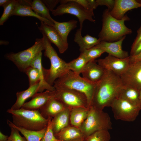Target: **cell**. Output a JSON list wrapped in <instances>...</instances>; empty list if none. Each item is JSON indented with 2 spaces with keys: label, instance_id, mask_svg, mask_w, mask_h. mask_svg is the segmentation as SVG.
I'll return each mask as SVG.
<instances>
[{
  "label": "cell",
  "instance_id": "1",
  "mask_svg": "<svg viewBox=\"0 0 141 141\" xmlns=\"http://www.w3.org/2000/svg\"><path fill=\"white\" fill-rule=\"evenodd\" d=\"M124 86L120 76L106 70L103 77L97 84L91 106L101 110L110 107Z\"/></svg>",
  "mask_w": 141,
  "mask_h": 141
},
{
  "label": "cell",
  "instance_id": "2",
  "mask_svg": "<svg viewBox=\"0 0 141 141\" xmlns=\"http://www.w3.org/2000/svg\"><path fill=\"white\" fill-rule=\"evenodd\" d=\"M108 9L102 15V26L98 35L101 41L112 42L118 41L132 33V30L127 27L125 22L130 20L126 15L121 19H117L110 14Z\"/></svg>",
  "mask_w": 141,
  "mask_h": 141
},
{
  "label": "cell",
  "instance_id": "3",
  "mask_svg": "<svg viewBox=\"0 0 141 141\" xmlns=\"http://www.w3.org/2000/svg\"><path fill=\"white\" fill-rule=\"evenodd\" d=\"M41 33L43 36L44 56L49 58L51 64L49 69L44 68L45 79L49 85L53 86L56 80L63 77L70 70L67 63L58 56L46 36L43 32Z\"/></svg>",
  "mask_w": 141,
  "mask_h": 141
},
{
  "label": "cell",
  "instance_id": "4",
  "mask_svg": "<svg viewBox=\"0 0 141 141\" xmlns=\"http://www.w3.org/2000/svg\"><path fill=\"white\" fill-rule=\"evenodd\" d=\"M7 112L12 115V122L17 127L35 131L47 127L48 119L43 117L39 110H29L22 108L17 110L10 108Z\"/></svg>",
  "mask_w": 141,
  "mask_h": 141
},
{
  "label": "cell",
  "instance_id": "5",
  "mask_svg": "<svg viewBox=\"0 0 141 141\" xmlns=\"http://www.w3.org/2000/svg\"><path fill=\"white\" fill-rule=\"evenodd\" d=\"M97 84L90 82L70 70L63 77L56 80L53 86L71 89L84 93L86 97L89 108L91 105Z\"/></svg>",
  "mask_w": 141,
  "mask_h": 141
},
{
  "label": "cell",
  "instance_id": "6",
  "mask_svg": "<svg viewBox=\"0 0 141 141\" xmlns=\"http://www.w3.org/2000/svg\"><path fill=\"white\" fill-rule=\"evenodd\" d=\"M112 128L108 114L92 106L89 107L87 117L79 128L85 138L97 131Z\"/></svg>",
  "mask_w": 141,
  "mask_h": 141
},
{
  "label": "cell",
  "instance_id": "7",
  "mask_svg": "<svg viewBox=\"0 0 141 141\" xmlns=\"http://www.w3.org/2000/svg\"><path fill=\"white\" fill-rule=\"evenodd\" d=\"M59 3L60 4L51 11L54 16L69 14L76 16L79 20L80 28L81 30L85 20H87L93 22H95V20L93 18L94 16L93 10L86 9L72 0H60Z\"/></svg>",
  "mask_w": 141,
  "mask_h": 141
},
{
  "label": "cell",
  "instance_id": "8",
  "mask_svg": "<svg viewBox=\"0 0 141 141\" xmlns=\"http://www.w3.org/2000/svg\"><path fill=\"white\" fill-rule=\"evenodd\" d=\"M44 50L43 39L37 38L34 44L28 48L17 53L6 54L5 57L12 61L21 72H24L31 66L35 57Z\"/></svg>",
  "mask_w": 141,
  "mask_h": 141
},
{
  "label": "cell",
  "instance_id": "9",
  "mask_svg": "<svg viewBox=\"0 0 141 141\" xmlns=\"http://www.w3.org/2000/svg\"><path fill=\"white\" fill-rule=\"evenodd\" d=\"M54 86V97L66 108L70 110L76 108H89L86 97L84 93L71 89Z\"/></svg>",
  "mask_w": 141,
  "mask_h": 141
},
{
  "label": "cell",
  "instance_id": "10",
  "mask_svg": "<svg viewBox=\"0 0 141 141\" xmlns=\"http://www.w3.org/2000/svg\"><path fill=\"white\" fill-rule=\"evenodd\" d=\"M110 107L116 119L128 122L134 121L141 110V106L118 98L115 99Z\"/></svg>",
  "mask_w": 141,
  "mask_h": 141
},
{
  "label": "cell",
  "instance_id": "11",
  "mask_svg": "<svg viewBox=\"0 0 141 141\" xmlns=\"http://www.w3.org/2000/svg\"><path fill=\"white\" fill-rule=\"evenodd\" d=\"M97 62L105 69L111 70L119 76L126 72L130 64V56L120 58L108 55L104 58L98 59Z\"/></svg>",
  "mask_w": 141,
  "mask_h": 141
},
{
  "label": "cell",
  "instance_id": "12",
  "mask_svg": "<svg viewBox=\"0 0 141 141\" xmlns=\"http://www.w3.org/2000/svg\"><path fill=\"white\" fill-rule=\"evenodd\" d=\"M124 86L141 89V60L131 63L127 70L120 76Z\"/></svg>",
  "mask_w": 141,
  "mask_h": 141
},
{
  "label": "cell",
  "instance_id": "13",
  "mask_svg": "<svg viewBox=\"0 0 141 141\" xmlns=\"http://www.w3.org/2000/svg\"><path fill=\"white\" fill-rule=\"evenodd\" d=\"M38 29L43 32L51 43L57 48L60 54L64 53L68 49V44L66 43L53 26H50L41 21Z\"/></svg>",
  "mask_w": 141,
  "mask_h": 141
},
{
  "label": "cell",
  "instance_id": "14",
  "mask_svg": "<svg viewBox=\"0 0 141 141\" xmlns=\"http://www.w3.org/2000/svg\"><path fill=\"white\" fill-rule=\"evenodd\" d=\"M105 72L106 69L94 61L88 62L81 73L83 78L90 82L96 84L102 79Z\"/></svg>",
  "mask_w": 141,
  "mask_h": 141
},
{
  "label": "cell",
  "instance_id": "15",
  "mask_svg": "<svg viewBox=\"0 0 141 141\" xmlns=\"http://www.w3.org/2000/svg\"><path fill=\"white\" fill-rule=\"evenodd\" d=\"M141 7V3L135 0H115L114 7L110 11L115 18L120 20L128 11Z\"/></svg>",
  "mask_w": 141,
  "mask_h": 141
},
{
  "label": "cell",
  "instance_id": "16",
  "mask_svg": "<svg viewBox=\"0 0 141 141\" xmlns=\"http://www.w3.org/2000/svg\"><path fill=\"white\" fill-rule=\"evenodd\" d=\"M126 36L114 42L101 41L96 46L103 49L108 55L120 58H126L130 56L128 52L123 50L122 48V43Z\"/></svg>",
  "mask_w": 141,
  "mask_h": 141
},
{
  "label": "cell",
  "instance_id": "17",
  "mask_svg": "<svg viewBox=\"0 0 141 141\" xmlns=\"http://www.w3.org/2000/svg\"><path fill=\"white\" fill-rule=\"evenodd\" d=\"M55 91L46 90L44 92L36 93L29 101L25 102L21 108L32 110H39L44 106L54 95Z\"/></svg>",
  "mask_w": 141,
  "mask_h": 141
},
{
  "label": "cell",
  "instance_id": "18",
  "mask_svg": "<svg viewBox=\"0 0 141 141\" xmlns=\"http://www.w3.org/2000/svg\"><path fill=\"white\" fill-rule=\"evenodd\" d=\"M18 3L11 16H29L35 17L49 25L53 26L54 23L48 20L43 18L37 14L30 6V0H18Z\"/></svg>",
  "mask_w": 141,
  "mask_h": 141
},
{
  "label": "cell",
  "instance_id": "19",
  "mask_svg": "<svg viewBox=\"0 0 141 141\" xmlns=\"http://www.w3.org/2000/svg\"><path fill=\"white\" fill-rule=\"evenodd\" d=\"M66 108L63 104L54 96L39 110L43 117L48 119L49 118H53Z\"/></svg>",
  "mask_w": 141,
  "mask_h": 141
},
{
  "label": "cell",
  "instance_id": "20",
  "mask_svg": "<svg viewBox=\"0 0 141 141\" xmlns=\"http://www.w3.org/2000/svg\"><path fill=\"white\" fill-rule=\"evenodd\" d=\"M81 31L82 30L80 28L77 30L74 39V42L76 43L79 47L81 52L85 50L96 46L101 41L99 38L98 39L88 34L83 37Z\"/></svg>",
  "mask_w": 141,
  "mask_h": 141
},
{
  "label": "cell",
  "instance_id": "21",
  "mask_svg": "<svg viewBox=\"0 0 141 141\" xmlns=\"http://www.w3.org/2000/svg\"><path fill=\"white\" fill-rule=\"evenodd\" d=\"M70 113L69 109L66 108L52 118L51 123L54 135L69 125Z\"/></svg>",
  "mask_w": 141,
  "mask_h": 141
},
{
  "label": "cell",
  "instance_id": "22",
  "mask_svg": "<svg viewBox=\"0 0 141 141\" xmlns=\"http://www.w3.org/2000/svg\"><path fill=\"white\" fill-rule=\"evenodd\" d=\"M42 52L38 54L32 61L30 66L38 69L40 73V80L38 93L43 92L45 89L51 91H54L55 89L54 86L49 85L45 80L44 68L42 67Z\"/></svg>",
  "mask_w": 141,
  "mask_h": 141
},
{
  "label": "cell",
  "instance_id": "23",
  "mask_svg": "<svg viewBox=\"0 0 141 141\" xmlns=\"http://www.w3.org/2000/svg\"><path fill=\"white\" fill-rule=\"evenodd\" d=\"M54 135L60 141H71L78 139L85 138L79 128L72 125H69Z\"/></svg>",
  "mask_w": 141,
  "mask_h": 141
},
{
  "label": "cell",
  "instance_id": "24",
  "mask_svg": "<svg viewBox=\"0 0 141 141\" xmlns=\"http://www.w3.org/2000/svg\"><path fill=\"white\" fill-rule=\"evenodd\" d=\"M117 98L126 100L133 105L141 106L139 91L132 87L124 85Z\"/></svg>",
  "mask_w": 141,
  "mask_h": 141
},
{
  "label": "cell",
  "instance_id": "25",
  "mask_svg": "<svg viewBox=\"0 0 141 141\" xmlns=\"http://www.w3.org/2000/svg\"><path fill=\"white\" fill-rule=\"evenodd\" d=\"M39 85V83L29 86L27 89L25 90L17 92L16 94V101L10 109L17 110L21 108L26 100L38 93Z\"/></svg>",
  "mask_w": 141,
  "mask_h": 141
},
{
  "label": "cell",
  "instance_id": "26",
  "mask_svg": "<svg viewBox=\"0 0 141 141\" xmlns=\"http://www.w3.org/2000/svg\"><path fill=\"white\" fill-rule=\"evenodd\" d=\"M78 21L72 19L64 22H57L54 20L53 27L59 34L63 41L68 44L67 37L70 32L77 26Z\"/></svg>",
  "mask_w": 141,
  "mask_h": 141
},
{
  "label": "cell",
  "instance_id": "27",
  "mask_svg": "<svg viewBox=\"0 0 141 141\" xmlns=\"http://www.w3.org/2000/svg\"><path fill=\"white\" fill-rule=\"evenodd\" d=\"M89 108L78 107L70 110V123L71 125L79 128L86 118Z\"/></svg>",
  "mask_w": 141,
  "mask_h": 141
},
{
  "label": "cell",
  "instance_id": "28",
  "mask_svg": "<svg viewBox=\"0 0 141 141\" xmlns=\"http://www.w3.org/2000/svg\"><path fill=\"white\" fill-rule=\"evenodd\" d=\"M7 122L9 126L14 127L20 132L27 141H40L44 135L47 128L39 131H33L16 126L8 119L7 120Z\"/></svg>",
  "mask_w": 141,
  "mask_h": 141
},
{
  "label": "cell",
  "instance_id": "29",
  "mask_svg": "<svg viewBox=\"0 0 141 141\" xmlns=\"http://www.w3.org/2000/svg\"><path fill=\"white\" fill-rule=\"evenodd\" d=\"M31 7L38 15L53 23L54 20L51 17L50 10L42 0H33L32 2Z\"/></svg>",
  "mask_w": 141,
  "mask_h": 141
},
{
  "label": "cell",
  "instance_id": "30",
  "mask_svg": "<svg viewBox=\"0 0 141 141\" xmlns=\"http://www.w3.org/2000/svg\"><path fill=\"white\" fill-rule=\"evenodd\" d=\"M88 62L85 56L81 53L77 58L67 63L70 70L75 74L80 75Z\"/></svg>",
  "mask_w": 141,
  "mask_h": 141
},
{
  "label": "cell",
  "instance_id": "31",
  "mask_svg": "<svg viewBox=\"0 0 141 141\" xmlns=\"http://www.w3.org/2000/svg\"><path fill=\"white\" fill-rule=\"evenodd\" d=\"M111 136L108 130L97 131L85 138L87 141H110Z\"/></svg>",
  "mask_w": 141,
  "mask_h": 141
},
{
  "label": "cell",
  "instance_id": "32",
  "mask_svg": "<svg viewBox=\"0 0 141 141\" xmlns=\"http://www.w3.org/2000/svg\"><path fill=\"white\" fill-rule=\"evenodd\" d=\"M103 49L96 46L86 49L81 52L85 56L88 62L94 61L105 52Z\"/></svg>",
  "mask_w": 141,
  "mask_h": 141
},
{
  "label": "cell",
  "instance_id": "33",
  "mask_svg": "<svg viewBox=\"0 0 141 141\" xmlns=\"http://www.w3.org/2000/svg\"><path fill=\"white\" fill-rule=\"evenodd\" d=\"M18 3V0H11V1L3 8L4 10L0 18V25H3L11 15Z\"/></svg>",
  "mask_w": 141,
  "mask_h": 141
},
{
  "label": "cell",
  "instance_id": "34",
  "mask_svg": "<svg viewBox=\"0 0 141 141\" xmlns=\"http://www.w3.org/2000/svg\"><path fill=\"white\" fill-rule=\"evenodd\" d=\"M24 73L28 77L29 86L33 85L39 82L40 73L37 68L30 66L25 70Z\"/></svg>",
  "mask_w": 141,
  "mask_h": 141
},
{
  "label": "cell",
  "instance_id": "35",
  "mask_svg": "<svg viewBox=\"0 0 141 141\" xmlns=\"http://www.w3.org/2000/svg\"><path fill=\"white\" fill-rule=\"evenodd\" d=\"M52 119H48V122L46 132L40 141H60L56 138L53 132L51 123Z\"/></svg>",
  "mask_w": 141,
  "mask_h": 141
},
{
  "label": "cell",
  "instance_id": "36",
  "mask_svg": "<svg viewBox=\"0 0 141 141\" xmlns=\"http://www.w3.org/2000/svg\"><path fill=\"white\" fill-rule=\"evenodd\" d=\"M79 4L85 9L93 10L98 6L96 0H72Z\"/></svg>",
  "mask_w": 141,
  "mask_h": 141
},
{
  "label": "cell",
  "instance_id": "37",
  "mask_svg": "<svg viewBox=\"0 0 141 141\" xmlns=\"http://www.w3.org/2000/svg\"><path fill=\"white\" fill-rule=\"evenodd\" d=\"M9 127L11 130L9 137L13 141H27L24 137L20 135L19 131L16 129L11 126Z\"/></svg>",
  "mask_w": 141,
  "mask_h": 141
},
{
  "label": "cell",
  "instance_id": "38",
  "mask_svg": "<svg viewBox=\"0 0 141 141\" xmlns=\"http://www.w3.org/2000/svg\"><path fill=\"white\" fill-rule=\"evenodd\" d=\"M96 1L98 6H106L110 11L113 8L115 2L114 0H96Z\"/></svg>",
  "mask_w": 141,
  "mask_h": 141
},
{
  "label": "cell",
  "instance_id": "39",
  "mask_svg": "<svg viewBox=\"0 0 141 141\" xmlns=\"http://www.w3.org/2000/svg\"><path fill=\"white\" fill-rule=\"evenodd\" d=\"M49 10L51 11L53 10L56 6L60 2L58 0H42Z\"/></svg>",
  "mask_w": 141,
  "mask_h": 141
},
{
  "label": "cell",
  "instance_id": "40",
  "mask_svg": "<svg viewBox=\"0 0 141 141\" xmlns=\"http://www.w3.org/2000/svg\"><path fill=\"white\" fill-rule=\"evenodd\" d=\"M141 40V25L137 31V36L131 47V50H133L138 42Z\"/></svg>",
  "mask_w": 141,
  "mask_h": 141
},
{
  "label": "cell",
  "instance_id": "41",
  "mask_svg": "<svg viewBox=\"0 0 141 141\" xmlns=\"http://www.w3.org/2000/svg\"><path fill=\"white\" fill-rule=\"evenodd\" d=\"M141 52V40L138 42L134 48L131 50L130 55H137Z\"/></svg>",
  "mask_w": 141,
  "mask_h": 141
},
{
  "label": "cell",
  "instance_id": "42",
  "mask_svg": "<svg viewBox=\"0 0 141 141\" xmlns=\"http://www.w3.org/2000/svg\"><path fill=\"white\" fill-rule=\"evenodd\" d=\"M130 63L141 60V52L136 55L130 56Z\"/></svg>",
  "mask_w": 141,
  "mask_h": 141
},
{
  "label": "cell",
  "instance_id": "43",
  "mask_svg": "<svg viewBox=\"0 0 141 141\" xmlns=\"http://www.w3.org/2000/svg\"><path fill=\"white\" fill-rule=\"evenodd\" d=\"M9 136L3 134L0 132V141H7L8 139Z\"/></svg>",
  "mask_w": 141,
  "mask_h": 141
},
{
  "label": "cell",
  "instance_id": "44",
  "mask_svg": "<svg viewBox=\"0 0 141 141\" xmlns=\"http://www.w3.org/2000/svg\"><path fill=\"white\" fill-rule=\"evenodd\" d=\"M11 0H0V6L3 8L6 6Z\"/></svg>",
  "mask_w": 141,
  "mask_h": 141
},
{
  "label": "cell",
  "instance_id": "45",
  "mask_svg": "<svg viewBox=\"0 0 141 141\" xmlns=\"http://www.w3.org/2000/svg\"><path fill=\"white\" fill-rule=\"evenodd\" d=\"M9 43V42L7 41L1 40L0 41V44L1 45H8Z\"/></svg>",
  "mask_w": 141,
  "mask_h": 141
},
{
  "label": "cell",
  "instance_id": "46",
  "mask_svg": "<svg viewBox=\"0 0 141 141\" xmlns=\"http://www.w3.org/2000/svg\"><path fill=\"white\" fill-rule=\"evenodd\" d=\"M71 141H87L86 140L85 138H80Z\"/></svg>",
  "mask_w": 141,
  "mask_h": 141
},
{
  "label": "cell",
  "instance_id": "47",
  "mask_svg": "<svg viewBox=\"0 0 141 141\" xmlns=\"http://www.w3.org/2000/svg\"><path fill=\"white\" fill-rule=\"evenodd\" d=\"M139 96L140 99L141 100V89L139 91Z\"/></svg>",
  "mask_w": 141,
  "mask_h": 141
},
{
  "label": "cell",
  "instance_id": "48",
  "mask_svg": "<svg viewBox=\"0 0 141 141\" xmlns=\"http://www.w3.org/2000/svg\"><path fill=\"white\" fill-rule=\"evenodd\" d=\"M7 141H13L9 137V138L8 139Z\"/></svg>",
  "mask_w": 141,
  "mask_h": 141
},
{
  "label": "cell",
  "instance_id": "49",
  "mask_svg": "<svg viewBox=\"0 0 141 141\" xmlns=\"http://www.w3.org/2000/svg\"><path fill=\"white\" fill-rule=\"evenodd\" d=\"M137 1L139 3H141V0H137Z\"/></svg>",
  "mask_w": 141,
  "mask_h": 141
}]
</instances>
